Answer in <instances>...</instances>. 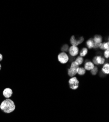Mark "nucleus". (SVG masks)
<instances>
[{
    "label": "nucleus",
    "instance_id": "nucleus-2",
    "mask_svg": "<svg viewBox=\"0 0 109 122\" xmlns=\"http://www.w3.org/2000/svg\"><path fill=\"white\" fill-rule=\"evenodd\" d=\"M79 65H78L75 61L73 62L70 68L68 69V75L71 77H74L76 75L79 68Z\"/></svg>",
    "mask_w": 109,
    "mask_h": 122
},
{
    "label": "nucleus",
    "instance_id": "nucleus-20",
    "mask_svg": "<svg viewBox=\"0 0 109 122\" xmlns=\"http://www.w3.org/2000/svg\"><path fill=\"white\" fill-rule=\"evenodd\" d=\"M3 60V55L0 53V61H1Z\"/></svg>",
    "mask_w": 109,
    "mask_h": 122
},
{
    "label": "nucleus",
    "instance_id": "nucleus-6",
    "mask_svg": "<svg viewBox=\"0 0 109 122\" xmlns=\"http://www.w3.org/2000/svg\"><path fill=\"white\" fill-rule=\"evenodd\" d=\"M105 59L101 56H95L93 59V64L95 65H103L105 63Z\"/></svg>",
    "mask_w": 109,
    "mask_h": 122
},
{
    "label": "nucleus",
    "instance_id": "nucleus-14",
    "mask_svg": "<svg viewBox=\"0 0 109 122\" xmlns=\"http://www.w3.org/2000/svg\"><path fill=\"white\" fill-rule=\"evenodd\" d=\"M88 53V49L87 48H83L80 52V56L83 57L85 56Z\"/></svg>",
    "mask_w": 109,
    "mask_h": 122
},
{
    "label": "nucleus",
    "instance_id": "nucleus-18",
    "mask_svg": "<svg viewBox=\"0 0 109 122\" xmlns=\"http://www.w3.org/2000/svg\"><path fill=\"white\" fill-rule=\"evenodd\" d=\"M104 56L106 58H109V49L105 50L104 52Z\"/></svg>",
    "mask_w": 109,
    "mask_h": 122
},
{
    "label": "nucleus",
    "instance_id": "nucleus-11",
    "mask_svg": "<svg viewBox=\"0 0 109 122\" xmlns=\"http://www.w3.org/2000/svg\"><path fill=\"white\" fill-rule=\"evenodd\" d=\"M94 43L101 44L102 42V37L100 35H95L93 39Z\"/></svg>",
    "mask_w": 109,
    "mask_h": 122
},
{
    "label": "nucleus",
    "instance_id": "nucleus-1",
    "mask_svg": "<svg viewBox=\"0 0 109 122\" xmlns=\"http://www.w3.org/2000/svg\"><path fill=\"white\" fill-rule=\"evenodd\" d=\"M16 108L14 102L10 99H6L4 100L0 105V109L5 113H10L13 112Z\"/></svg>",
    "mask_w": 109,
    "mask_h": 122
},
{
    "label": "nucleus",
    "instance_id": "nucleus-7",
    "mask_svg": "<svg viewBox=\"0 0 109 122\" xmlns=\"http://www.w3.org/2000/svg\"><path fill=\"white\" fill-rule=\"evenodd\" d=\"M3 94L5 98L8 99L12 96L13 94V91L11 88L8 87L6 88L4 90L3 92Z\"/></svg>",
    "mask_w": 109,
    "mask_h": 122
},
{
    "label": "nucleus",
    "instance_id": "nucleus-13",
    "mask_svg": "<svg viewBox=\"0 0 109 122\" xmlns=\"http://www.w3.org/2000/svg\"><path fill=\"white\" fill-rule=\"evenodd\" d=\"M75 62L78 65L80 66V65H82V64L83 63L84 59L83 57H82L81 56H79L76 58V59L75 61Z\"/></svg>",
    "mask_w": 109,
    "mask_h": 122
},
{
    "label": "nucleus",
    "instance_id": "nucleus-17",
    "mask_svg": "<svg viewBox=\"0 0 109 122\" xmlns=\"http://www.w3.org/2000/svg\"><path fill=\"white\" fill-rule=\"evenodd\" d=\"M68 45H64L62 48H61V50L62 51H63V52H66L68 50Z\"/></svg>",
    "mask_w": 109,
    "mask_h": 122
},
{
    "label": "nucleus",
    "instance_id": "nucleus-10",
    "mask_svg": "<svg viewBox=\"0 0 109 122\" xmlns=\"http://www.w3.org/2000/svg\"><path fill=\"white\" fill-rule=\"evenodd\" d=\"M86 44L88 48L91 49L92 48H93V46L94 45L93 39L91 38L90 39H89L88 40L87 42H86Z\"/></svg>",
    "mask_w": 109,
    "mask_h": 122
},
{
    "label": "nucleus",
    "instance_id": "nucleus-5",
    "mask_svg": "<svg viewBox=\"0 0 109 122\" xmlns=\"http://www.w3.org/2000/svg\"><path fill=\"white\" fill-rule=\"evenodd\" d=\"M84 41V39L83 37H80L78 40H76L74 36H72L70 40V42H71V44L73 46H77L79 44L83 43Z\"/></svg>",
    "mask_w": 109,
    "mask_h": 122
},
{
    "label": "nucleus",
    "instance_id": "nucleus-16",
    "mask_svg": "<svg viewBox=\"0 0 109 122\" xmlns=\"http://www.w3.org/2000/svg\"><path fill=\"white\" fill-rule=\"evenodd\" d=\"M91 73L93 75H95L96 74V73H97V72H98V68L96 66H94V68L92 70H91Z\"/></svg>",
    "mask_w": 109,
    "mask_h": 122
},
{
    "label": "nucleus",
    "instance_id": "nucleus-12",
    "mask_svg": "<svg viewBox=\"0 0 109 122\" xmlns=\"http://www.w3.org/2000/svg\"><path fill=\"white\" fill-rule=\"evenodd\" d=\"M102 71L105 74H108L109 73V64L108 63H106L103 66Z\"/></svg>",
    "mask_w": 109,
    "mask_h": 122
},
{
    "label": "nucleus",
    "instance_id": "nucleus-4",
    "mask_svg": "<svg viewBox=\"0 0 109 122\" xmlns=\"http://www.w3.org/2000/svg\"><path fill=\"white\" fill-rule=\"evenodd\" d=\"M58 61L62 64H65L67 63L69 60V58L67 54L65 52H61L58 56Z\"/></svg>",
    "mask_w": 109,
    "mask_h": 122
},
{
    "label": "nucleus",
    "instance_id": "nucleus-21",
    "mask_svg": "<svg viewBox=\"0 0 109 122\" xmlns=\"http://www.w3.org/2000/svg\"><path fill=\"white\" fill-rule=\"evenodd\" d=\"M1 67H2V66H1V64H0V70H1Z\"/></svg>",
    "mask_w": 109,
    "mask_h": 122
},
{
    "label": "nucleus",
    "instance_id": "nucleus-19",
    "mask_svg": "<svg viewBox=\"0 0 109 122\" xmlns=\"http://www.w3.org/2000/svg\"><path fill=\"white\" fill-rule=\"evenodd\" d=\"M104 50L109 49V42H108L107 43H104Z\"/></svg>",
    "mask_w": 109,
    "mask_h": 122
},
{
    "label": "nucleus",
    "instance_id": "nucleus-15",
    "mask_svg": "<svg viewBox=\"0 0 109 122\" xmlns=\"http://www.w3.org/2000/svg\"><path fill=\"white\" fill-rule=\"evenodd\" d=\"M86 73V70L84 67H79L78 70V72L77 73L79 75H83L85 74Z\"/></svg>",
    "mask_w": 109,
    "mask_h": 122
},
{
    "label": "nucleus",
    "instance_id": "nucleus-3",
    "mask_svg": "<svg viewBox=\"0 0 109 122\" xmlns=\"http://www.w3.org/2000/svg\"><path fill=\"white\" fill-rule=\"evenodd\" d=\"M70 87L73 90L76 89L79 87V81L77 80L76 77H73L71 78L68 81Z\"/></svg>",
    "mask_w": 109,
    "mask_h": 122
},
{
    "label": "nucleus",
    "instance_id": "nucleus-9",
    "mask_svg": "<svg viewBox=\"0 0 109 122\" xmlns=\"http://www.w3.org/2000/svg\"><path fill=\"white\" fill-rule=\"evenodd\" d=\"M94 67V65L92 62H88L86 63L84 66V68L85 70H91Z\"/></svg>",
    "mask_w": 109,
    "mask_h": 122
},
{
    "label": "nucleus",
    "instance_id": "nucleus-8",
    "mask_svg": "<svg viewBox=\"0 0 109 122\" xmlns=\"http://www.w3.org/2000/svg\"><path fill=\"white\" fill-rule=\"evenodd\" d=\"M69 53L72 56H76L79 53V48L77 46H72L69 49Z\"/></svg>",
    "mask_w": 109,
    "mask_h": 122
}]
</instances>
